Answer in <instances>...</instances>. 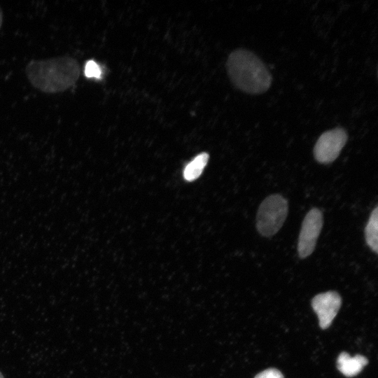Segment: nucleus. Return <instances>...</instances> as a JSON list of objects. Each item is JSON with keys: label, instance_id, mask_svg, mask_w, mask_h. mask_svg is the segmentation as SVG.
Instances as JSON below:
<instances>
[{"label": "nucleus", "instance_id": "obj_9", "mask_svg": "<svg viewBox=\"0 0 378 378\" xmlns=\"http://www.w3.org/2000/svg\"><path fill=\"white\" fill-rule=\"evenodd\" d=\"M378 208L372 211L365 228V241L369 247L375 253L378 251Z\"/></svg>", "mask_w": 378, "mask_h": 378}, {"label": "nucleus", "instance_id": "obj_2", "mask_svg": "<svg viewBox=\"0 0 378 378\" xmlns=\"http://www.w3.org/2000/svg\"><path fill=\"white\" fill-rule=\"evenodd\" d=\"M228 75L233 84L248 94L267 91L272 83V76L264 63L252 52L237 49L227 60Z\"/></svg>", "mask_w": 378, "mask_h": 378}, {"label": "nucleus", "instance_id": "obj_7", "mask_svg": "<svg viewBox=\"0 0 378 378\" xmlns=\"http://www.w3.org/2000/svg\"><path fill=\"white\" fill-rule=\"evenodd\" d=\"M368 359L361 355L350 356L346 352H342L338 356L337 366L338 370L346 377L358 374L368 364Z\"/></svg>", "mask_w": 378, "mask_h": 378}, {"label": "nucleus", "instance_id": "obj_8", "mask_svg": "<svg viewBox=\"0 0 378 378\" xmlns=\"http://www.w3.org/2000/svg\"><path fill=\"white\" fill-rule=\"evenodd\" d=\"M209 155L206 153L197 155L185 167L183 171L184 178L188 181L197 179L202 173L209 160Z\"/></svg>", "mask_w": 378, "mask_h": 378}, {"label": "nucleus", "instance_id": "obj_11", "mask_svg": "<svg viewBox=\"0 0 378 378\" xmlns=\"http://www.w3.org/2000/svg\"><path fill=\"white\" fill-rule=\"evenodd\" d=\"M255 378H284V376L279 370L269 368L258 374Z\"/></svg>", "mask_w": 378, "mask_h": 378}, {"label": "nucleus", "instance_id": "obj_13", "mask_svg": "<svg viewBox=\"0 0 378 378\" xmlns=\"http://www.w3.org/2000/svg\"><path fill=\"white\" fill-rule=\"evenodd\" d=\"M0 378H4L3 374L1 373V372H0Z\"/></svg>", "mask_w": 378, "mask_h": 378}, {"label": "nucleus", "instance_id": "obj_10", "mask_svg": "<svg viewBox=\"0 0 378 378\" xmlns=\"http://www.w3.org/2000/svg\"><path fill=\"white\" fill-rule=\"evenodd\" d=\"M84 73L88 78H99L102 71L98 64L94 60H89L86 62Z\"/></svg>", "mask_w": 378, "mask_h": 378}, {"label": "nucleus", "instance_id": "obj_6", "mask_svg": "<svg viewBox=\"0 0 378 378\" xmlns=\"http://www.w3.org/2000/svg\"><path fill=\"white\" fill-rule=\"evenodd\" d=\"M342 303L341 297L335 291H328L316 295L312 301L320 327L328 328L337 315Z\"/></svg>", "mask_w": 378, "mask_h": 378}, {"label": "nucleus", "instance_id": "obj_5", "mask_svg": "<svg viewBox=\"0 0 378 378\" xmlns=\"http://www.w3.org/2000/svg\"><path fill=\"white\" fill-rule=\"evenodd\" d=\"M322 227L321 211L316 208L312 209L304 218L299 235L298 251L300 258H307L312 253Z\"/></svg>", "mask_w": 378, "mask_h": 378}, {"label": "nucleus", "instance_id": "obj_3", "mask_svg": "<svg viewBox=\"0 0 378 378\" xmlns=\"http://www.w3.org/2000/svg\"><path fill=\"white\" fill-rule=\"evenodd\" d=\"M287 200L281 195L274 194L260 204L256 219L258 232L264 237L275 234L283 225L288 214Z\"/></svg>", "mask_w": 378, "mask_h": 378}, {"label": "nucleus", "instance_id": "obj_4", "mask_svg": "<svg viewBox=\"0 0 378 378\" xmlns=\"http://www.w3.org/2000/svg\"><path fill=\"white\" fill-rule=\"evenodd\" d=\"M348 135L342 128H335L323 132L314 148L315 159L320 163L334 161L346 143Z\"/></svg>", "mask_w": 378, "mask_h": 378}, {"label": "nucleus", "instance_id": "obj_1", "mask_svg": "<svg viewBox=\"0 0 378 378\" xmlns=\"http://www.w3.org/2000/svg\"><path fill=\"white\" fill-rule=\"evenodd\" d=\"M25 75L31 85L46 94L66 91L79 78L80 67L70 56L32 59L25 66Z\"/></svg>", "mask_w": 378, "mask_h": 378}, {"label": "nucleus", "instance_id": "obj_12", "mask_svg": "<svg viewBox=\"0 0 378 378\" xmlns=\"http://www.w3.org/2000/svg\"><path fill=\"white\" fill-rule=\"evenodd\" d=\"M3 22H4V13H3V10L0 6V30L2 27V25H3Z\"/></svg>", "mask_w": 378, "mask_h": 378}]
</instances>
